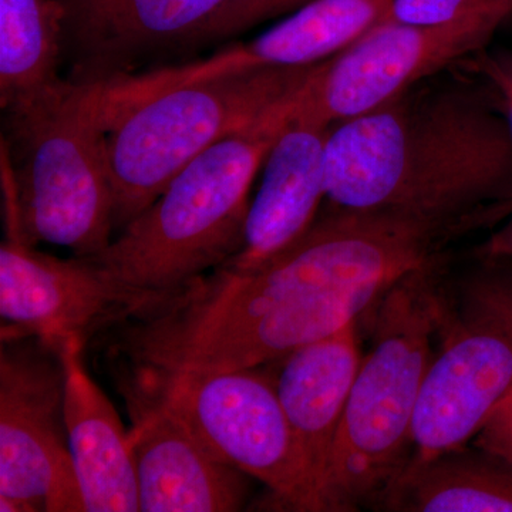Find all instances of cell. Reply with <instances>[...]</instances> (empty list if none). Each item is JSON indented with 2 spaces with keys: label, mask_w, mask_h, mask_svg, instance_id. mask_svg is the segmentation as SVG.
<instances>
[{
  "label": "cell",
  "mask_w": 512,
  "mask_h": 512,
  "mask_svg": "<svg viewBox=\"0 0 512 512\" xmlns=\"http://www.w3.org/2000/svg\"><path fill=\"white\" fill-rule=\"evenodd\" d=\"M0 511L86 512L67 441L62 362L36 338L2 339Z\"/></svg>",
  "instance_id": "9c48e42d"
},
{
  "label": "cell",
  "mask_w": 512,
  "mask_h": 512,
  "mask_svg": "<svg viewBox=\"0 0 512 512\" xmlns=\"http://www.w3.org/2000/svg\"><path fill=\"white\" fill-rule=\"evenodd\" d=\"M512 390V259L476 258L443 279L436 355L413 421L410 458L467 446Z\"/></svg>",
  "instance_id": "8992f818"
},
{
  "label": "cell",
  "mask_w": 512,
  "mask_h": 512,
  "mask_svg": "<svg viewBox=\"0 0 512 512\" xmlns=\"http://www.w3.org/2000/svg\"><path fill=\"white\" fill-rule=\"evenodd\" d=\"M369 507L390 512H512V463L477 446L409 457Z\"/></svg>",
  "instance_id": "e0dca14e"
},
{
  "label": "cell",
  "mask_w": 512,
  "mask_h": 512,
  "mask_svg": "<svg viewBox=\"0 0 512 512\" xmlns=\"http://www.w3.org/2000/svg\"><path fill=\"white\" fill-rule=\"evenodd\" d=\"M326 201L426 215L512 207V130L497 94L484 80H426L335 124Z\"/></svg>",
  "instance_id": "6da1fadb"
},
{
  "label": "cell",
  "mask_w": 512,
  "mask_h": 512,
  "mask_svg": "<svg viewBox=\"0 0 512 512\" xmlns=\"http://www.w3.org/2000/svg\"><path fill=\"white\" fill-rule=\"evenodd\" d=\"M63 10L57 0H0L2 110L62 82Z\"/></svg>",
  "instance_id": "ac0fdd59"
},
{
  "label": "cell",
  "mask_w": 512,
  "mask_h": 512,
  "mask_svg": "<svg viewBox=\"0 0 512 512\" xmlns=\"http://www.w3.org/2000/svg\"><path fill=\"white\" fill-rule=\"evenodd\" d=\"M140 512H232L245 507L251 477L211 454L163 402L128 397Z\"/></svg>",
  "instance_id": "4fadbf2b"
},
{
  "label": "cell",
  "mask_w": 512,
  "mask_h": 512,
  "mask_svg": "<svg viewBox=\"0 0 512 512\" xmlns=\"http://www.w3.org/2000/svg\"><path fill=\"white\" fill-rule=\"evenodd\" d=\"M474 258L512 259V220L474 248Z\"/></svg>",
  "instance_id": "603a6c76"
},
{
  "label": "cell",
  "mask_w": 512,
  "mask_h": 512,
  "mask_svg": "<svg viewBox=\"0 0 512 512\" xmlns=\"http://www.w3.org/2000/svg\"><path fill=\"white\" fill-rule=\"evenodd\" d=\"M512 13V0L444 25L377 23L325 62L292 94L289 117L325 126L356 119L476 55Z\"/></svg>",
  "instance_id": "ba28073f"
},
{
  "label": "cell",
  "mask_w": 512,
  "mask_h": 512,
  "mask_svg": "<svg viewBox=\"0 0 512 512\" xmlns=\"http://www.w3.org/2000/svg\"><path fill=\"white\" fill-rule=\"evenodd\" d=\"M259 369L187 373L126 393L170 407L202 446L264 484L276 503L292 511L323 512L274 376Z\"/></svg>",
  "instance_id": "52a82bcc"
},
{
  "label": "cell",
  "mask_w": 512,
  "mask_h": 512,
  "mask_svg": "<svg viewBox=\"0 0 512 512\" xmlns=\"http://www.w3.org/2000/svg\"><path fill=\"white\" fill-rule=\"evenodd\" d=\"M448 262L404 276L373 306L362 357L323 485L325 512L370 505L412 454L417 404L439 340Z\"/></svg>",
  "instance_id": "3957f363"
},
{
  "label": "cell",
  "mask_w": 512,
  "mask_h": 512,
  "mask_svg": "<svg viewBox=\"0 0 512 512\" xmlns=\"http://www.w3.org/2000/svg\"><path fill=\"white\" fill-rule=\"evenodd\" d=\"M471 70L484 80L501 101L512 130V50L485 52L471 56Z\"/></svg>",
  "instance_id": "44dd1931"
},
{
  "label": "cell",
  "mask_w": 512,
  "mask_h": 512,
  "mask_svg": "<svg viewBox=\"0 0 512 512\" xmlns=\"http://www.w3.org/2000/svg\"><path fill=\"white\" fill-rule=\"evenodd\" d=\"M311 0H231L220 16L212 22L202 39V45L237 36L276 16L301 8Z\"/></svg>",
  "instance_id": "ffe728a7"
},
{
  "label": "cell",
  "mask_w": 512,
  "mask_h": 512,
  "mask_svg": "<svg viewBox=\"0 0 512 512\" xmlns=\"http://www.w3.org/2000/svg\"><path fill=\"white\" fill-rule=\"evenodd\" d=\"M392 0H311L249 42L205 60L137 73L104 84V106L131 101L180 84L262 69H296L325 62L352 45L383 18Z\"/></svg>",
  "instance_id": "7c38bea8"
},
{
  "label": "cell",
  "mask_w": 512,
  "mask_h": 512,
  "mask_svg": "<svg viewBox=\"0 0 512 512\" xmlns=\"http://www.w3.org/2000/svg\"><path fill=\"white\" fill-rule=\"evenodd\" d=\"M0 245L2 339L36 338L57 349L66 340L84 346L165 301L138 291L90 258L60 259L37 251L18 218L6 214Z\"/></svg>",
  "instance_id": "30bf717a"
},
{
  "label": "cell",
  "mask_w": 512,
  "mask_h": 512,
  "mask_svg": "<svg viewBox=\"0 0 512 512\" xmlns=\"http://www.w3.org/2000/svg\"><path fill=\"white\" fill-rule=\"evenodd\" d=\"M63 52L73 82L107 84L134 76L156 57L200 47L231 0H57Z\"/></svg>",
  "instance_id": "8fae6325"
},
{
  "label": "cell",
  "mask_w": 512,
  "mask_h": 512,
  "mask_svg": "<svg viewBox=\"0 0 512 512\" xmlns=\"http://www.w3.org/2000/svg\"><path fill=\"white\" fill-rule=\"evenodd\" d=\"M313 66L180 84L104 114L114 227H127L192 160L296 92Z\"/></svg>",
  "instance_id": "5b68a950"
},
{
  "label": "cell",
  "mask_w": 512,
  "mask_h": 512,
  "mask_svg": "<svg viewBox=\"0 0 512 512\" xmlns=\"http://www.w3.org/2000/svg\"><path fill=\"white\" fill-rule=\"evenodd\" d=\"M473 446L498 454L512 463V390L488 414Z\"/></svg>",
  "instance_id": "7402d4cb"
},
{
  "label": "cell",
  "mask_w": 512,
  "mask_h": 512,
  "mask_svg": "<svg viewBox=\"0 0 512 512\" xmlns=\"http://www.w3.org/2000/svg\"><path fill=\"white\" fill-rule=\"evenodd\" d=\"M501 2L504 0H392L379 23L444 25Z\"/></svg>",
  "instance_id": "d6986e66"
},
{
  "label": "cell",
  "mask_w": 512,
  "mask_h": 512,
  "mask_svg": "<svg viewBox=\"0 0 512 512\" xmlns=\"http://www.w3.org/2000/svg\"><path fill=\"white\" fill-rule=\"evenodd\" d=\"M356 323L293 350L278 362L276 393L306 466L318 488L323 512V485L362 356Z\"/></svg>",
  "instance_id": "2e32d148"
},
{
  "label": "cell",
  "mask_w": 512,
  "mask_h": 512,
  "mask_svg": "<svg viewBox=\"0 0 512 512\" xmlns=\"http://www.w3.org/2000/svg\"><path fill=\"white\" fill-rule=\"evenodd\" d=\"M101 89L62 80L3 110L5 208L29 242L79 258L103 254L116 229Z\"/></svg>",
  "instance_id": "7a4b0ae2"
},
{
  "label": "cell",
  "mask_w": 512,
  "mask_h": 512,
  "mask_svg": "<svg viewBox=\"0 0 512 512\" xmlns=\"http://www.w3.org/2000/svg\"><path fill=\"white\" fill-rule=\"evenodd\" d=\"M329 126L289 117L265 158L264 175L249 204L244 239L224 266L249 269L285 251L312 227L326 200Z\"/></svg>",
  "instance_id": "5bb4252c"
},
{
  "label": "cell",
  "mask_w": 512,
  "mask_h": 512,
  "mask_svg": "<svg viewBox=\"0 0 512 512\" xmlns=\"http://www.w3.org/2000/svg\"><path fill=\"white\" fill-rule=\"evenodd\" d=\"M288 119L289 96L192 160L90 259L124 284L165 298L225 264L241 248L249 190Z\"/></svg>",
  "instance_id": "277c9868"
},
{
  "label": "cell",
  "mask_w": 512,
  "mask_h": 512,
  "mask_svg": "<svg viewBox=\"0 0 512 512\" xmlns=\"http://www.w3.org/2000/svg\"><path fill=\"white\" fill-rule=\"evenodd\" d=\"M86 346L57 348L64 373V420L74 473L86 512H137L136 466L130 431L83 362Z\"/></svg>",
  "instance_id": "9a60e30c"
}]
</instances>
